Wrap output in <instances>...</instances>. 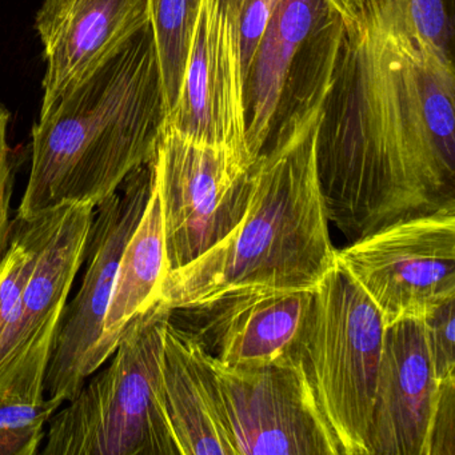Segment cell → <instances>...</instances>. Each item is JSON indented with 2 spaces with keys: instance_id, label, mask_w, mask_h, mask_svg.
I'll use <instances>...</instances> for the list:
<instances>
[{
  "instance_id": "1",
  "label": "cell",
  "mask_w": 455,
  "mask_h": 455,
  "mask_svg": "<svg viewBox=\"0 0 455 455\" xmlns=\"http://www.w3.org/2000/svg\"><path fill=\"white\" fill-rule=\"evenodd\" d=\"M451 58L386 25H345L319 122L316 161L330 223L350 242L455 209Z\"/></svg>"
},
{
  "instance_id": "2",
  "label": "cell",
  "mask_w": 455,
  "mask_h": 455,
  "mask_svg": "<svg viewBox=\"0 0 455 455\" xmlns=\"http://www.w3.org/2000/svg\"><path fill=\"white\" fill-rule=\"evenodd\" d=\"M167 116L148 23L39 114L18 220L102 204L156 156Z\"/></svg>"
},
{
  "instance_id": "3",
  "label": "cell",
  "mask_w": 455,
  "mask_h": 455,
  "mask_svg": "<svg viewBox=\"0 0 455 455\" xmlns=\"http://www.w3.org/2000/svg\"><path fill=\"white\" fill-rule=\"evenodd\" d=\"M322 110L252 166L241 222L188 265L170 271L158 302L194 307L242 289L314 290L337 265L319 180Z\"/></svg>"
},
{
  "instance_id": "4",
  "label": "cell",
  "mask_w": 455,
  "mask_h": 455,
  "mask_svg": "<svg viewBox=\"0 0 455 455\" xmlns=\"http://www.w3.org/2000/svg\"><path fill=\"white\" fill-rule=\"evenodd\" d=\"M156 302L127 327L105 370L49 420L44 455H180L162 387L164 324Z\"/></svg>"
},
{
  "instance_id": "5",
  "label": "cell",
  "mask_w": 455,
  "mask_h": 455,
  "mask_svg": "<svg viewBox=\"0 0 455 455\" xmlns=\"http://www.w3.org/2000/svg\"><path fill=\"white\" fill-rule=\"evenodd\" d=\"M385 329L377 306L338 263L314 289L290 359L338 455H369Z\"/></svg>"
},
{
  "instance_id": "6",
  "label": "cell",
  "mask_w": 455,
  "mask_h": 455,
  "mask_svg": "<svg viewBox=\"0 0 455 455\" xmlns=\"http://www.w3.org/2000/svg\"><path fill=\"white\" fill-rule=\"evenodd\" d=\"M345 38L327 0H282L244 76V118L257 159L323 108Z\"/></svg>"
},
{
  "instance_id": "7",
  "label": "cell",
  "mask_w": 455,
  "mask_h": 455,
  "mask_svg": "<svg viewBox=\"0 0 455 455\" xmlns=\"http://www.w3.org/2000/svg\"><path fill=\"white\" fill-rule=\"evenodd\" d=\"M255 161L225 145L164 126L154 156L161 199L167 274L201 257L246 212Z\"/></svg>"
},
{
  "instance_id": "8",
  "label": "cell",
  "mask_w": 455,
  "mask_h": 455,
  "mask_svg": "<svg viewBox=\"0 0 455 455\" xmlns=\"http://www.w3.org/2000/svg\"><path fill=\"white\" fill-rule=\"evenodd\" d=\"M154 158L122 183L121 191L95 207L87 242V263L76 297L66 305L44 377V398L71 401L90 375L102 367L100 345L124 246L150 196Z\"/></svg>"
},
{
  "instance_id": "9",
  "label": "cell",
  "mask_w": 455,
  "mask_h": 455,
  "mask_svg": "<svg viewBox=\"0 0 455 455\" xmlns=\"http://www.w3.org/2000/svg\"><path fill=\"white\" fill-rule=\"evenodd\" d=\"M337 263L366 292L385 326L422 319L455 298V209L386 226L337 250Z\"/></svg>"
},
{
  "instance_id": "10",
  "label": "cell",
  "mask_w": 455,
  "mask_h": 455,
  "mask_svg": "<svg viewBox=\"0 0 455 455\" xmlns=\"http://www.w3.org/2000/svg\"><path fill=\"white\" fill-rule=\"evenodd\" d=\"M207 362L234 455H338L290 356L255 367Z\"/></svg>"
},
{
  "instance_id": "11",
  "label": "cell",
  "mask_w": 455,
  "mask_h": 455,
  "mask_svg": "<svg viewBox=\"0 0 455 455\" xmlns=\"http://www.w3.org/2000/svg\"><path fill=\"white\" fill-rule=\"evenodd\" d=\"M95 207H60L23 291L20 318L0 371V399L25 403L44 401V377L62 323L68 295L84 263Z\"/></svg>"
},
{
  "instance_id": "12",
  "label": "cell",
  "mask_w": 455,
  "mask_h": 455,
  "mask_svg": "<svg viewBox=\"0 0 455 455\" xmlns=\"http://www.w3.org/2000/svg\"><path fill=\"white\" fill-rule=\"evenodd\" d=\"M241 6L242 0H202L182 89L166 126L254 159L246 140Z\"/></svg>"
},
{
  "instance_id": "13",
  "label": "cell",
  "mask_w": 455,
  "mask_h": 455,
  "mask_svg": "<svg viewBox=\"0 0 455 455\" xmlns=\"http://www.w3.org/2000/svg\"><path fill=\"white\" fill-rule=\"evenodd\" d=\"M314 290L242 289L174 310L204 350L228 367L289 358L307 318Z\"/></svg>"
},
{
  "instance_id": "14",
  "label": "cell",
  "mask_w": 455,
  "mask_h": 455,
  "mask_svg": "<svg viewBox=\"0 0 455 455\" xmlns=\"http://www.w3.org/2000/svg\"><path fill=\"white\" fill-rule=\"evenodd\" d=\"M441 390L426 347L422 319H401L386 326L369 455H427Z\"/></svg>"
},
{
  "instance_id": "15",
  "label": "cell",
  "mask_w": 455,
  "mask_h": 455,
  "mask_svg": "<svg viewBox=\"0 0 455 455\" xmlns=\"http://www.w3.org/2000/svg\"><path fill=\"white\" fill-rule=\"evenodd\" d=\"M148 23V0H44L34 23L46 62L41 111Z\"/></svg>"
},
{
  "instance_id": "16",
  "label": "cell",
  "mask_w": 455,
  "mask_h": 455,
  "mask_svg": "<svg viewBox=\"0 0 455 455\" xmlns=\"http://www.w3.org/2000/svg\"><path fill=\"white\" fill-rule=\"evenodd\" d=\"M162 387L180 455H234L206 351L172 315L164 324Z\"/></svg>"
},
{
  "instance_id": "17",
  "label": "cell",
  "mask_w": 455,
  "mask_h": 455,
  "mask_svg": "<svg viewBox=\"0 0 455 455\" xmlns=\"http://www.w3.org/2000/svg\"><path fill=\"white\" fill-rule=\"evenodd\" d=\"M167 274L164 215L156 178L140 223L124 246L103 324L100 363L118 347L129 324L158 302Z\"/></svg>"
},
{
  "instance_id": "18",
  "label": "cell",
  "mask_w": 455,
  "mask_h": 455,
  "mask_svg": "<svg viewBox=\"0 0 455 455\" xmlns=\"http://www.w3.org/2000/svg\"><path fill=\"white\" fill-rule=\"evenodd\" d=\"M60 207L33 220L12 222L9 247L0 259V371L15 324L20 318L23 291L52 235Z\"/></svg>"
},
{
  "instance_id": "19",
  "label": "cell",
  "mask_w": 455,
  "mask_h": 455,
  "mask_svg": "<svg viewBox=\"0 0 455 455\" xmlns=\"http://www.w3.org/2000/svg\"><path fill=\"white\" fill-rule=\"evenodd\" d=\"M167 111L182 89L202 0H148Z\"/></svg>"
},
{
  "instance_id": "20",
  "label": "cell",
  "mask_w": 455,
  "mask_h": 455,
  "mask_svg": "<svg viewBox=\"0 0 455 455\" xmlns=\"http://www.w3.org/2000/svg\"><path fill=\"white\" fill-rule=\"evenodd\" d=\"M451 4L447 0H382L377 7L386 25L430 44L452 60Z\"/></svg>"
},
{
  "instance_id": "21",
  "label": "cell",
  "mask_w": 455,
  "mask_h": 455,
  "mask_svg": "<svg viewBox=\"0 0 455 455\" xmlns=\"http://www.w3.org/2000/svg\"><path fill=\"white\" fill-rule=\"evenodd\" d=\"M426 347L438 382L455 378V298L444 300L422 318Z\"/></svg>"
},
{
  "instance_id": "22",
  "label": "cell",
  "mask_w": 455,
  "mask_h": 455,
  "mask_svg": "<svg viewBox=\"0 0 455 455\" xmlns=\"http://www.w3.org/2000/svg\"><path fill=\"white\" fill-rule=\"evenodd\" d=\"M282 0H242L241 57L243 78L259 46L268 20Z\"/></svg>"
},
{
  "instance_id": "23",
  "label": "cell",
  "mask_w": 455,
  "mask_h": 455,
  "mask_svg": "<svg viewBox=\"0 0 455 455\" xmlns=\"http://www.w3.org/2000/svg\"><path fill=\"white\" fill-rule=\"evenodd\" d=\"M12 114L6 106L0 103V259L9 247L12 236V220H10V207L12 196V148L7 142Z\"/></svg>"
},
{
  "instance_id": "24",
  "label": "cell",
  "mask_w": 455,
  "mask_h": 455,
  "mask_svg": "<svg viewBox=\"0 0 455 455\" xmlns=\"http://www.w3.org/2000/svg\"><path fill=\"white\" fill-rule=\"evenodd\" d=\"M455 454V378L442 382L441 395L431 423L427 455Z\"/></svg>"
},
{
  "instance_id": "25",
  "label": "cell",
  "mask_w": 455,
  "mask_h": 455,
  "mask_svg": "<svg viewBox=\"0 0 455 455\" xmlns=\"http://www.w3.org/2000/svg\"><path fill=\"white\" fill-rule=\"evenodd\" d=\"M63 403L65 401L60 398H46L42 403L0 399V428L25 430L44 427Z\"/></svg>"
},
{
  "instance_id": "26",
  "label": "cell",
  "mask_w": 455,
  "mask_h": 455,
  "mask_svg": "<svg viewBox=\"0 0 455 455\" xmlns=\"http://www.w3.org/2000/svg\"><path fill=\"white\" fill-rule=\"evenodd\" d=\"M44 435V427L25 430L0 428V455H36Z\"/></svg>"
},
{
  "instance_id": "27",
  "label": "cell",
  "mask_w": 455,
  "mask_h": 455,
  "mask_svg": "<svg viewBox=\"0 0 455 455\" xmlns=\"http://www.w3.org/2000/svg\"><path fill=\"white\" fill-rule=\"evenodd\" d=\"M342 17L345 25L355 22L372 9L379 6L382 0H327Z\"/></svg>"
}]
</instances>
